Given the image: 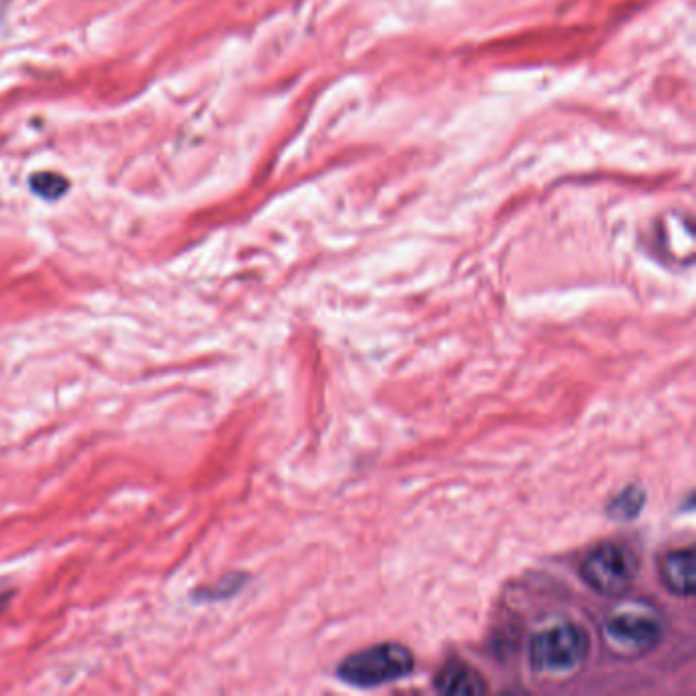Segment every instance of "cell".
Listing matches in <instances>:
<instances>
[{
	"instance_id": "cell-2",
	"label": "cell",
	"mask_w": 696,
	"mask_h": 696,
	"mask_svg": "<svg viewBox=\"0 0 696 696\" xmlns=\"http://www.w3.org/2000/svg\"><path fill=\"white\" fill-rule=\"evenodd\" d=\"M415 670V658L401 643H380L345 658L339 678L358 688H374L407 678Z\"/></svg>"
},
{
	"instance_id": "cell-7",
	"label": "cell",
	"mask_w": 696,
	"mask_h": 696,
	"mask_svg": "<svg viewBox=\"0 0 696 696\" xmlns=\"http://www.w3.org/2000/svg\"><path fill=\"white\" fill-rule=\"evenodd\" d=\"M645 507V490L637 484L621 490L611 505L607 507V515L617 521H633Z\"/></svg>"
},
{
	"instance_id": "cell-3",
	"label": "cell",
	"mask_w": 696,
	"mask_h": 696,
	"mask_svg": "<svg viewBox=\"0 0 696 696\" xmlns=\"http://www.w3.org/2000/svg\"><path fill=\"white\" fill-rule=\"evenodd\" d=\"M588 652V633L580 625L562 623L531 639L529 662L531 668L541 674H568L586 662Z\"/></svg>"
},
{
	"instance_id": "cell-8",
	"label": "cell",
	"mask_w": 696,
	"mask_h": 696,
	"mask_svg": "<svg viewBox=\"0 0 696 696\" xmlns=\"http://www.w3.org/2000/svg\"><path fill=\"white\" fill-rule=\"evenodd\" d=\"M29 182H31V190L37 196H41L43 201H58V198H62L70 188L68 180L56 172L33 174Z\"/></svg>"
},
{
	"instance_id": "cell-6",
	"label": "cell",
	"mask_w": 696,
	"mask_h": 696,
	"mask_svg": "<svg viewBox=\"0 0 696 696\" xmlns=\"http://www.w3.org/2000/svg\"><path fill=\"white\" fill-rule=\"evenodd\" d=\"M660 578L672 594L682 596V599L694 596V550L686 548L670 552L660 564Z\"/></svg>"
},
{
	"instance_id": "cell-5",
	"label": "cell",
	"mask_w": 696,
	"mask_h": 696,
	"mask_svg": "<svg viewBox=\"0 0 696 696\" xmlns=\"http://www.w3.org/2000/svg\"><path fill=\"white\" fill-rule=\"evenodd\" d=\"M433 686L441 694H462V696H476L488 690L484 678L462 660L445 662L441 670L435 674Z\"/></svg>"
},
{
	"instance_id": "cell-1",
	"label": "cell",
	"mask_w": 696,
	"mask_h": 696,
	"mask_svg": "<svg viewBox=\"0 0 696 696\" xmlns=\"http://www.w3.org/2000/svg\"><path fill=\"white\" fill-rule=\"evenodd\" d=\"M639 574V560L629 545L621 541H603L586 554L580 566L582 580L599 594L623 596L631 590Z\"/></svg>"
},
{
	"instance_id": "cell-4",
	"label": "cell",
	"mask_w": 696,
	"mask_h": 696,
	"mask_svg": "<svg viewBox=\"0 0 696 696\" xmlns=\"http://www.w3.org/2000/svg\"><path fill=\"white\" fill-rule=\"evenodd\" d=\"M662 633L664 629L660 619L637 611L617 613L607 621L605 627V635L613 648L627 654H645L656 648L662 641Z\"/></svg>"
}]
</instances>
